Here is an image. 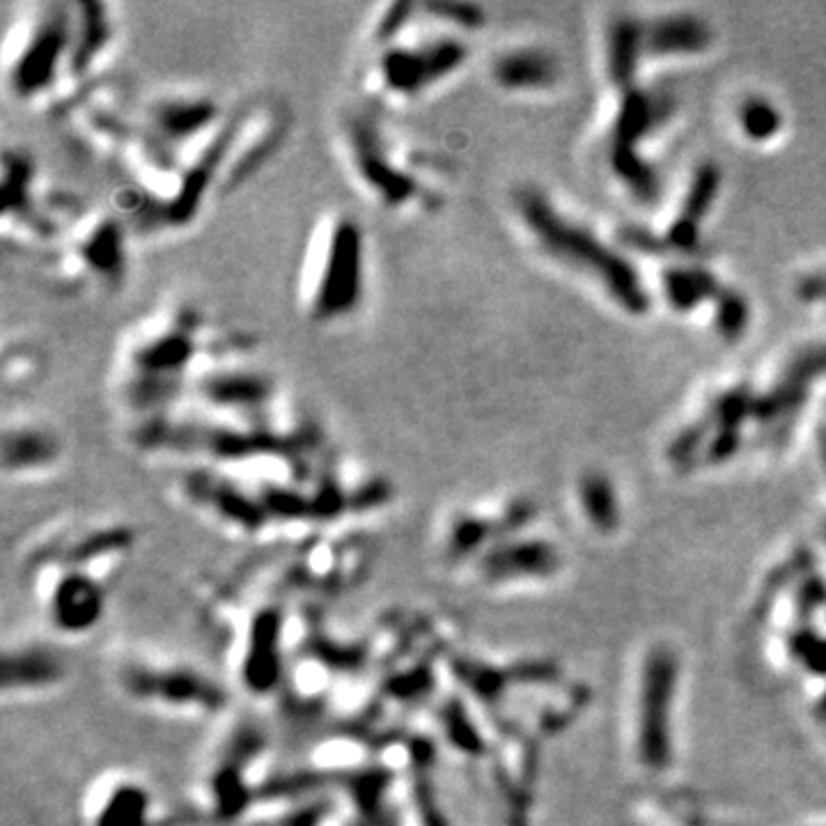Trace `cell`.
<instances>
[{
  "label": "cell",
  "instance_id": "6da1fadb",
  "mask_svg": "<svg viewBox=\"0 0 826 826\" xmlns=\"http://www.w3.org/2000/svg\"><path fill=\"white\" fill-rule=\"evenodd\" d=\"M209 340L207 319L191 303L154 308L129 326L113 358V384L134 430L177 413Z\"/></svg>",
  "mask_w": 826,
  "mask_h": 826
},
{
  "label": "cell",
  "instance_id": "7a4b0ae2",
  "mask_svg": "<svg viewBox=\"0 0 826 826\" xmlns=\"http://www.w3.org/2000/svg\"><path fill=\"white\" fill-rule=\"evenodd\" d=\"M439 23L441 30H423V10L413 3L384 5L374 14L358 69L368 104H416L466 65L469 44L462 33Z\"/></svg>",
  "mask_w": 826,
  "mask_h": 826
},
{
  "label": "cell",
  "instance_id": "3957f363",
  "mask_svg": "<svg viewBox=\"0 0 826 826\" xmlns=\"http://www.w3.org/2000/svg\"><path fill=\"white\" fill-rule=\"evenodd\" d=\"M335 145L354 189L381 212L407 216L441 207L439 161L395 134L381 108L349 104L335 120Z\"/></svg>",
  "mask_w": 826,
  "mask_h": 826
},
{
  "label": "cell",
  "instance_id": "277c9868",
  "mask_svg": "<svg viewBox=\"0 0 826 826\" xmlns=\"http://www.w3.org/2000/svg\"><path fill=\"white\" fill-rule=\"evenodd\" d=\"M368 239L347 209H329L317 218L301 253L296 306L315 326L354 319L368 296Z\"/></svg>",
  "mask_w": 826,
  "mask_h": 826
},
{
  "label": "cell",
  "instance_id": "5b68a950",
  "mask_svg": "<svg viewBox=\"0 0 826 826\" xmlns=\"http://www.w3.org/2000/svg\"><path fill=\"white\" fill-rule=\"evenodd\" d=\"M76 56V5L21 7L5 28V88L21 104L72 106Z\"/></svg>",
  "mask_w": 826,
  "mask_h": 826
},
{
  "label": "cell",
  "instance_id": "8992f818",
  "mask_svg": "<svg viewBox=\"0 0 826 826\" xmlns=\"http://www.w3.org/2000/svg\"><path fill=\"white\" fill-rule=\"evenodd\" d=\"M514 207H517L526 230L551 257L588 271L631 315L648 313L650 296L638 280L636 269L602 244L592 232L560 216L533 186H524L514 193Z\"/></svg>",
  "mask_w": 826,
  "mask_h": 826
},
{
  "label": "cell",
  "instance_id": "52a82bcc",
  "mask_svg": "<svg viewBox=\"0 0 826 826\" xmlns=\"http://www.w3.org/2000/svg\"><path fill=\"white\" fill-rule=\"evenodd\" d=\"M129 239L124 223L111 214H83L56 248L53 271L65 280H92L113 290L129 274Z\"/></svg>",
  "mask_w": 826,
  "mask_h": 826
},
{
  "label": "cell",
  "instance_id": "ba28073f",
  "mask_svg": "<svg viewBox=\"0 0 826 826\" xmlns=\"http://www.w3.org/2000/svg\"><path fill=\"white\" fill-rule=\"evenodd\" d=\"M118 682L131 700L170 714H214L225 705L221 687L182 664L131 659L122 666Z\"/></svg>",
  "mask_w": 826,
  "mask_h": 826
},
{
  "label": "cell",
  "instance_id": "9c48e42d",
  "mask_svg": "<svg viewBox=\"0 0 826 826\" xmlns=\"http://www.w3.org/2000/svg\"><path fill=\"white\" fill-rule=\"evenodd\" d=\"M673 113V99L664 92L627 90L620 115L613 124L611 136V166L625 179L627 186L643 200H654L659 193L657 173L636 152V143L666 122Z\"/></svg>",
  "mask_w": 826,
  "mask_h": 826
},
{
  "label": "cell",
  "instance_id": "30bf717a",
  "mask_svg": "<svg viewBox=\"0 0 826 826\" xmlns=\"http://www.w3.org/2000/svg\"><path fill=\"white\" fill-rule=\"evenodd\" d=\"M49 572H56V576L53 579L42 576L40 581H35V586H40L37 597L51 629L62 636L88 634L106 611V590L101 588L99 576L60 560H56V567H51Z\"/></svg>",
  "mask_w": 826,
  "mask_h": 826
},
{
  "label": "cell",
  "instance_id": "8fae6325",
  "mask_svg": "<svg viewBox=\"0 0 826 826\" xmlns=\"http://www.w3.org/2000/svg\"><path fill=\"white\" fill-rule=\"evenodd\" d=\"M826 374V345L810 347L792 358L776 386L765 395L753 397L751 418L758 420L767 443H778L790 436L799 413L804 411L810 384Z\"/></svg>",
  "mask_w": 826,
  "mask_h": 826
},
{
  "label": "cell",
  "instance_id": "7c38bea8",
  "mask_svg": "<svg viewBox=\"0 0 826 826\" xmlns=\"http://www.w3.org/2000/svg\"><path fill=\"white\" fill-rule=\"evenodd\" d=\"M65 443L56 427L33 416L5 420L3 473L7 480H37L58 469Z\"/></svg>",
  "mask_w": 826,
  "mask_h": 826
},
{
  "label": "cell",
  "instance_id": "4fadbf2b",
  "mask_svg": "<svg viewBox=\"0 0 826 826\" xmlns=\"http://www.w3.org/2000/svg\"><path fill=\"white\" fill-rule=\"evenodd\" d=\"M90 790L83 810L88 826H150V787L136 778L108 776Z\"/></svg>",
  "mask_w": 826,
  "mask_h": 826
},
{
  "label": "cell",
  "instance_id": "5bb4252c",
  "mask_svg": "<svg viewBox=\"0 0 826 826\" xmlns=\"http://www.w3.org/2000/svg\"><path fill=\"white\" fill-rule=\"evenodd\" d=\"M719 184V168H716L714 163H705L696 173V177H693L682 216L670 225L666 237L652 239L648 232H636V235L629 237L627 241L631 246L643 248V251H650L652 244H657V251H666V248H673V251L680 253L696 251L700 244V223H703L705 214L712 209V202L716 198V193H719Z\"/></svg>",
  "mask_w": 826,
  "mask_h": 826
},
{
  "label": "cell",
  "instance_id": "9a60e30c",
  "mask_svg": "<svg viewBox=\"0 0 826 826\" xmlns=\"http://www.w3.org/2000/svg\"><path fill=\"white\" fill-rule=\"evenodd\" d=\"M62 680H65V666L53 650L42 648V645H17V648L5 650V698L40 696V693L56 689Z\"/></svg>",
  "mask_w": 826,
  "mask_h": 826
},
{
  "label": "cell",
  "instance_id": "2e32d148",
  "mask_svg": "<svg viewBox=\"0 0 826 826\" xmlns=\"http://www.w3.org/2000/svg\"><path fill=\"white\" fill-rule=\"evenodd\" d=\"M563 69L544 49H510L498 53L492 62V79L503 90H544L556 85Z\"/></svg>",
  "mask_w": 826,
  "mask_h": 826
},
{
  "label": "cell",
  "instance_id": "e0dca14e",
  "mask_svg": "<svg viewBox=\"0 0 826 826\" xmlns=\"http://www.w3.org/2000/svg\"><path fill=\"white\" fill-rule=\"evenodd\" d=\"M712 44V30L703 19L680 14L643 23V53L650 56H682L700 53Z\"/></svg>",
  "mask_w": 826,
  "mask_h": 826
},
{
  "label": "cell",
  "instance_id": "ac0fdd59",
  "mask_svg": "<svg viewBox=\"0 0 826 826\" xmlns=\"http://www.w3.org/2000/svg\"><path fill=\"white\" fill-rule=\"evenodd\" d=\"M643 53V23L634 17H618L609 30V72L618 85H631Z\"/></svg>",
  "mask_w": 826,
  "mask_h": 826
},
{
  "label": "cell",
  "instance_id": "d6986e66",
  "mask_svg": "<svg viewBox=\"0 0 826 826\" xmlns=\"http://www.w3.org/2000/svg\"><path fill=\"white\" fill-rule=\"evenodd\" d=\"M664 285L670 306L675 310H682V313H689V310L709 299L716 301L723 294L719 280L709 274V271L698 267L668 269L664 276Z\"/></svg>",
  "mask_w": 826,
  "mask_h": 826
},
{
  "label": "cell",
  "instance_id": "ffe728a7",
  "mask_svg": "<svg viewBox=\"0 0 826 826\" xmlns=\"http://www.w3.org/2000/svg\"><path fill=\"white\" fill-rule=\"evenodd\" d=\"M739 122L748 138L769 140L781 131L783 118L771 101L762 97H748L739 108Z\"/></svg>",
  "mask_w": 826,
  "mask_h": 826
},
{
  "label": "cell",
  "instance_id": "44dd1931",
  "mask_svg": "<svg viewBox=\"0 0 826 826\" xmlns=\"http://www.w3.org/2000/svg\"><path fill=\"white\" fill-rule=\"evenodd\" d=\"M581 498L586 510L590 512V517L602 526H611L615 521V498L613 489L609 485V480H604L602 475H590V478L583 480L581 487Z\"/></svg>",
  "mask_w": 826,
  "mask_h": 826
},
{
  "label": "cell",
  "instance_id": "7402d4cb",
  "mask_svg": "<svg viewBox=\"0 0 826 826\" xmlns=\"http://www.w3.org/2000/svg\"><path fill=\"white\" fill-rule=\"evenodd\" d=\"M716 303H719V313H716V326H719L721 335H723V338H728V340H737L739 335L746 331L748 319H751L746 299L739 292L723 290V294L719 296V299H716Z\"/></svg>",
  "mask_w": 826,
  "mask_h": 826
},
{
  "label": "cell",
  "instance_id": "603a6c76",
  "mask_svg": "<svg viewBox=\"0 0 826 826\" xmlns=\"http://www.w3.org/2000/svg\"><path fill=\"white\" fill-rule=\"evenodd\" d=\"M799 296L806 301H826V276L817 274L804 278V283L799 285Z\"/></svg>",
  "mask_w": 826,
  "mask_h": 826
}]
</instances>
